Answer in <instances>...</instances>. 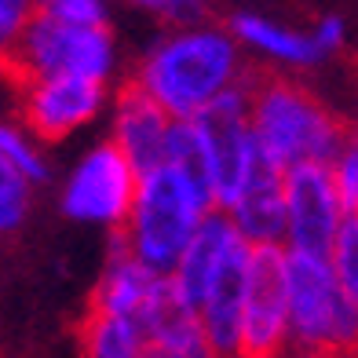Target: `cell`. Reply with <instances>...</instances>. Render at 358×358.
Masks as SVG:
<instances>
[{
  "mask_svg": "<svg viewBox=\"0 0 358 358\" xmlns=\"http://www.w3.org/2000/svg\"><path fill=\"white\" fill-rule=\"evenodd\" d=\"M19 95V121L44 143L70 136L77 124L92 121L103 106V80L95 77H44Z\"/></svg>",
  "mask_w": 358,
  "mask_h": 358,
  "instance_id": "8fae6325",
  "label": "cell"
},
{
  "mask_svg": "<svg viewBox=\"0 0 358 358\" xmlns=\"http://www.w3.org/2000/svg\"><path fill=\"white\" fill-rule=\"evenodd\" d=\"M169 169H176L179 176L190 183V190L201 198V205L208 213L220 208L216 198V172H213V154L208 143L201 136V128L194 121H176L169 132Z\"/></svg>",
  "mask_w": 358,
  "mask_h": 358,
  "instance_id": "2e32d148",
  "label": "cell"
},
{
  "mask_svg": "<svg viewBox=\"0 0 358 358\" xmlns=\"http://www.w3.org/2000/svg\"><path fill=\"white\" fill-rule=\"evenodd\" d=\"M329 264L336 271L340 285H344V292L358 307V216H344V223L336 231V241H333Z\"/></svg>",
  "mask_w": 358,
  "mask_h": 358,
  "instance_id": "d6986e66",
  "label": "cell"
},
{
  "mask_svg": "<svg viewBox=\"0 0 358 358\" xmlns=\"http://www.w3.org/2000/svg\"><path fill=\"white\" fill-rule=\"evenodd\" d=\"M139 183L143 179L132 165V157L113 139H106L70 176L66 194H62V208H66L70 220L106 223L110 231H117V227L132 220Z\"/></svg>",
  "mask_w": 358,
  "mask_h": 358,
  "instance_id": "8992f818",
  "label": "cell"
},
{
  "mask_svg": "<svg viewBox=\"0 0 358 358\" xmlns=\"http://www.w3.org/2000/svg\"><path fill=\"white\" fill-rule=\"evenodd\" d=\"M289 348L358 358V307L325 256L289 249Z\"/></svg>",
  "mask_w": 358,
  "mask_h": 358,
  "instance_id": "277c9868",
  "label": "cell"
},
{
  "mask_svg": "<svg viewBox=\"0 0 358 358\" xmlns=\"http://www.w3.org/2000/svg\"><path fill=\"white\" fill-rule=\"evenodd\" d=\"M289 348V249L252 245L241 358H282Z\"/></svg>",
  "mask_w": 358,
  "mask_h": 358,
  "instance_id": "52a82bcc",
  "label": "cell"
},
{
  "mask_svg": "<svg viewBox=\"0 0 358 358\" xmlns=\"http://www.w3.org/2000/svg\"><path fill=\"white\" fill-rule=\"evenodd\" d=\"M315 41L322 44V52H329V48H336V44H340V22H336V19H325Z\"/></svg>",
  "mask_w": 358,
  "mask_h": 358,
  "instance_id": "cb8c5ba5",
  "label": "cell"
},
{
  "mask_svg": "<svg viewBox=\"0 0 358 358\" xmlns=\"http://www.w3.org/2000/svg\"><path fill=\"white\" fill-rule=\"evenodd\" d=\"M249 259L252 241L234 231L220 256L213 289L198 311L205 340L216 358H241V322H245V289H249Z\"/></svg>",
  "mask_w": 358,
  "mask_h": 358,
  "instance_id": "30bf717a",
  "label": "cell"
},
{
  "mask_svg": "<svg viewBox=\"0 0 358 358\" xmlns=\"http://www.w3.org/2000/svg\"><path fill=\"white\" fill-rule=\"evenodd\" d=\"M77 351L80 358H143L146 329L136 318L88 303L85 315L77 318Z\"/></svg>",
  "mask_w": 358,
  "mask_h": 358,
  "instance_id": "9a60e30c",
  "label": "cell"
},
{
  "mask_svg": "<svg viewBox=\"0 0 358 358\" xmlns=\"http://www.w3.org/2000/svg\"><path fill=\"white\" fill-rule=\"evenodd\" d=\"M241 77L249 88V121L259 146L285 169L303 161H322L333 169L348 136V121L329 113L315 99V92H307L300 80L285 73L245 66Z\"/></svg>",
  "mask_w": 358,
  "mask_h": 358,
  "instance_id": "6da1fadb",
  "label": "cell"
},
{
  "mask_svg": "<svg viewBox=\"0 0 358 358\" xmlns=\"http://www.w3.org/2000/svg\"><path fill=\"white\" fill-rule=\"evenodd\" d=\"M176 117L161 106L150 88L132 73L117 92V117H113V143L132 157L139 179L169 165V132Z\"/></svg>",
  "mask_w": 358,
  "mask_h": 358,
  "instance_id": "7c38bea8",
  "label": "cell"
},
{
  "mask_svg": "<svg viewBox=\"0 0 358 358\" xmlns=\"http://www.w3.org/2000/svg\"><path fill=\"white\" fill-rule=\"evenodd\" d=\"M282 358H340V355H333V351H292V348H285Z\"/></svg>",
  "mask_w": 358,
  "mask_h": 358,
  "instance_id": "d4e9b609",
  "label": "cell"
},
{
  "mask_svg": "<svg viewBox=\"0 0 358 358\" xmlns=\"http://www.w3.org/2000/svg\"><path fill=\"white\" fill-rule=\"evenodd\" d=\"M234 34L241 41H249L264 52L278 55V59H289V62H315L322 52V44L315 37H296V34H285V29L271 26L264 19H252V15H238L234 19Z\"/></svg>",
  "mask_w": 358,
  "mask_h": 358,
  "instance_id": "e0dca14e",
  "label": "cell"
},
{
  "mask_svg": "<svg viewBox=\"0 0 358 358\" xmlns=\"http://www.w3.org/2000/svg\"><path fill=\"white\" fill-rule=\"evenodd\" d=\"M110 70V29L73 26L34 8L19 37L4 44V80L11 92H22L44 77H95Z\"/></svg>",
  "mask_w": 358,
  "mask_h": 358,
  "instance_id": "3957f363",
  "label": "cell"
},
{
  "mask_svg": "<svg viewBox=\"0 0 358 358\" xmlns=\"http://www.w3.org/2000/svg\"><path fill=\"white\" fill-rule=\"evenodd\" d=\"M143 8H154L161 11L165 19H179V22H190L201 15V0H136Z\"/></svg>",
  "mask_w": 358,
  "mask_h": 358,
  "instance_id": "603a6c76",
  "label": "cell"
},
{
  "mask_svg": "<svg viewBox=\"0 0 358 358\" xmlns=\"http://www.w3.org/2000/svg\"><path fill=\"white\" fill-rule=\"evenodd\" d=\"M234 231H238V227H234L231 213L216 208V213H208L201 220L198 234H194V241L187 245L183 259H179L172 282L179 289V296H183V303L194 307V311H201V307H205V296H208V289H213L216 267H220V256H223V249H227V241H231Z\"/></svg>",
  "mask_w": 358,
  "mask_h": 358,
  "instance_id": "5bb4252c",
  "label": "cell"
},
{
  "mask_svg": "<svg viewBox=\"0 0 358 358\" xmlns=\"http://www.w3.org/2000/svg\"><path fill=\"white\" fill-rule=\"evenodd\" d=\"M0 154H4V161H11L29 183H48V165L41 161V154L34 150V146L26 143V136L19 132V128H11V124L0 128Z\"/></svg>",
  "mask_w": 358,
  "mask_h": 358,
  "instance_id": "ffe728a7",
  "label": "cell"
},
{
  "mask_svg": "<svg viewBox=\"0 0 358 358\" xmlns=\"http://www.w3.org/2000/svg\"><path fill=\"white\" fill-rule=\"evenodd\" d=\"M29 15H34V0H0V34H4V44L11 37H19V29L26 26Z\"/></svg>",
  "mask_w": 358,
  "mask_h": 358,
  "instance_id": "7402d4cb",
  "label": "cell"
},
{
  "mask_svg": "<svg viewBox=\"0 0 358 358\" xmlns=\"http://www.w3.org/2000/svg\"><path fill=\"white\" fill-rule=\"evenodd\" d=\"M256 136V132H252ZM285 165L274 161L259 139H252V169L241 201L234 205V227L252 245H282L289 234V205H285Z\"/></svg>",
  "mask_w": 358,
  "mask_h": 358,
  "instance_id": "4fadbf2b",
  "label": "cell"
},
{
  "mask_svg": "<svg viewBox=\"0 0 358 358\" xmlns=\"http://www.w3.org/2000/svg\"><path fill=\"white\" fill-rule=\"evenodd\" d=\"M238 52L216 29L179 34L139 62L136 77L176 121H190L238 80Z\"/></svg>",
  "mask_w": 358,
  "mask_h": 358,
  "instance_id": "7a4b0ae2",
  "label": "cell"
},
{
  "mask_svg": "<svg viewBox=\"0 0 358 358\" xmlns=\"http://www.w3.org/2000/svg\"><path fill=\"white\" fill-rule=\"evenodd\" d=\"M34 8L52 15V19L73 22V26H106L99 0H34Z\"/></svg>",
  "mask_w": 358,
  "mask_h": 358,
  "instance_id": "44dd1931",
  "label": "cell"
},
{
  "mask_svg": "<svg viewBox=\"0 0 358 358\" xmlns=\"http://www.w3.org/2000/svg\"><path fill=\"white\" fill-rule=\"evenodd\" d=\"M201 128V136L213 154V172H216V198L223 213H234L241 201L252 169V121H249V88L245 77L227 88L216 103H208L198 117H190Z\"/></svg>",
  "mask_w": 358,
  "mask_h": 358,
  "instance_id": "ba28073f",
  "label": "cell"
},
{
  "mask_svg": "<svg viewBox=\"0 0 358 358\" xmlns=\"http://www.w3.org/2000/svg\"><path fill=\"white\" fill-rule=\"evenodd\" d=\"M285 205H289V249L333 256L336 231L344 223V201L336 190V176L322 161H303L285 172Z\"/></svg>",
  "mask_w": 358,
  "mask_h": 358,
  "instance_id": "9c48e42d",
  "label": "cell"
},
{
  "mask_svg": "<svg viewBox=\"0 0 358 358\" xmlns=\"http://www.w3.org/2000/svg\"><path fill=\"white\" fill-rule=\"evenodd\" d=\"M208 208L176 169H157L139 183V198L121 231L132 252L154 274H176L187 245L198 234Z\"/></svg>",
  "mask_w": 358,
  "mask_h": 358,
  "instance_id": "5b68a950",
  "label": "cell"
},
{
  "mask_svg": "<svg viewBox=\"0 0 358 358\" xmlns=\"http://www.w3.org/2000/svg\"><path fill=\"white\" fill-rule=\"evenodd\" d=\"M26 208H29V179L11 161H0V223H4V234L19 231Z\"/></svg>",
  "mask_w": 358,
  "mask_h": 358,
  "instance_id": "ac0fdd59",
  "label": "cell"
}]
</instances>
